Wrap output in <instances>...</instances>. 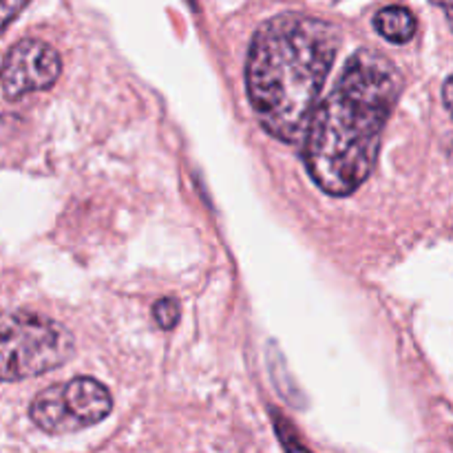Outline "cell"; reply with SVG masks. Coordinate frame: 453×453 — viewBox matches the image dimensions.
<instances>
[{
    "mask_svg": "<svg viewBox=\"0 0 453 453\" xmlns=\"http://www.w3.org/2000/svg\"><path fill=\"white\" fill-rule=\"evenodd\" d=\"M398 93L401 73L388 58L370 49L349 58L305 135V166L319 188L345 197L372 175Z\"/></svg>",
    "mask_w": 453,
    "mask_h": 453,
    "instance_id": "6da1fadb",
    "label": "cell"
},
{
    "mask_svg": "<svg viewBox=\"0 0 453 453\" xmlns=\"http://www.w3.org/2000/svg\"><path fill=\"white\" fill-rule=\"evenodd\" d=\"M341 31L321 18L283 13L259 27L246 65V88L261 127L296 144L312 124L334 65Z\"/></svg>",
    "mask_w": 453,
    "mask_h": 453,
    "instance_id": "7a4b0ae2",
    "label": "cell"
},
{
    "mask_svg": "<svg viewBox=\"0 0 453 453\" xmlns=\"http://www.w3.org/2000/svg\"><path fill=\"white\" fill-rule=\"evenodd\" d=\"M73 354V336L53 319L12 312L3 319L0 372L4 383L47 374Z\"/></svg>",
    "mask_w": 453,
    "mask_h": 453,
    "instance_id": "3957f363",
    "label": "cell"
},
{
    "mask_svg": "<svg viewBox=\"0 0 453 453\" xmlns=\"http://www.w3.org/2000/svg\"><path fill=\"white\" fill-rule=\"evenodd\" d=\"M113 410V396L96 379L78 376L42 389L31 401L29 416L42 432L75 434L102 423Z\"/></svg>",
    "mask_w": 453,
    "mask_h": 453,
    "instance_id": "277c9868",
    "label": "cell"
},
{
    "mask_svg": "<svg viewBox=\"0 0 453 453\" xmlns=\"http://www.w3.org/2000/svg\"><path fill=\"white\" fill-rule=\"evenodd\" d=\"M62 73L60 53L42 40L27 38L13 44L3 62L4 100H20L34 91H44L58 82Z\"/></svg>",
    "mask_w": 453,
    "mask_h": 453,
    "instance_id": "5b68a950",
    "label": "cell"
},
{
    "mask_svg": "<svg viewBox=\"0 0 453 453\" xmlns=\"http://www.w3.org/2000/svg\"><path fill=\"white\" fill-rule=\"evenodd\" d=\"M374 27L385 40H389V42L405 44L416 35L418 22H416V16L407 7L392 4V7H383L376 13Z\"/></svg>",
    "mask_w": 453,
    "mask_h": 453,
    "instance_id": "8992f818",
    "label": "cell"
},
{
    "mask_svg": "<svg viewBox=\"0 0 453 453\" xmlns=\"http://www.w3.org/2000/svg\"><path fill=\"white\" fill-rule=\"evenodd\" d=\"M153 319L162 330H173L180 321V303L173 296H164L153 305Z\"/></svg>",
    "mask_w": 453,
    "mask_h": 453,
    "instance_id": "52a82bcc",
    "label": "cell"
},
{
    "mask_svg": "<svg viewBox=\"0 0 453 453\" xmlns=\"http://www.w3.org/2000/svg\"><path fill=\"white\" fill-rule=\"evenodd\" d=\"M29 0H3V27H7Z\"/></svg>",
    "mask_w": 453,
    "mask_h": 453,
    "instance_id": "ba28073f",
    "label": "cell"
},
{
    "mask_svg": "<svg viewBox=\"0 0 453 453\" xmlns=\"http://www.w3.org/2000/svg\"><path fill=\"white\" fill-rule=\"evenodd\" d=\"M442 102H445L447 111H449L453 118V75L451 78H447V82L442 84Z\"/></svg>",
    "mask_w": 453,
    "mask_h": 453,
    "instance_id": "9c48e42d",
    "label": "cell"
},
{
    "mask_svg": "<svg viewBox=\"0 0 453 453\" xmlns=\"http://www.w3.org/2000/svg\"><path fill=\"white\" fill-rule=\"evenodd\" d=\"M432 3L438 4V7H441L442 12H445L447 20H449V25H451V29H453V0H432Z\"/></svg>",
    "mask_w": 453,
    "mask_h": 453,
    "instance_id": "30bf717a",
    "label": "cell"
}]
</instances>
